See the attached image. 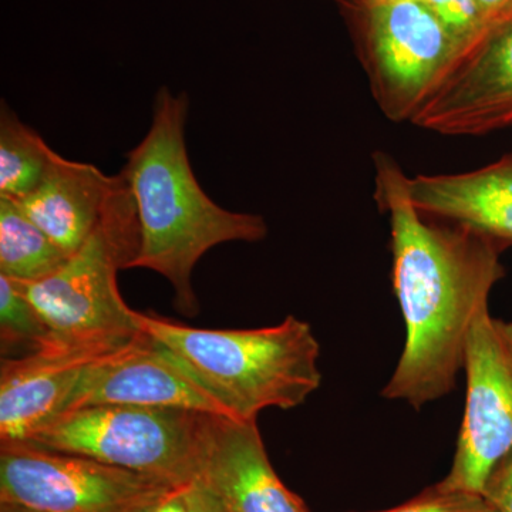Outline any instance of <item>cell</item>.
I'll return each mask as SVG.
<instances>
[{"label": "cell", "mask_w": 512, "mask_h": 512, "mask_svg": "<svg viewBox=\"0 0 512 512\" xmlns=\"http://www.w3.org/2000/svg\"><path fill=\"white\" fill-rule=\"evenodd\" d=\"M0 512H35L30 508L23 507V505L15 503H6V501H0Z\"/></svg>", "instance_id": "obj_24"}, {"label": "cell", "mask_w": 512, "mask_h": 512, "mask_svg": "<svg viewBox=\"0 0 512 512\" xmlns=\"http://www.w3.org/2000/svg\"><path fill=\"white\" fill-rule=\"evenodd\" d=\"M138 329L160 342L235 420L291 410L319 389L320 345L305 320L259 329H200L136 312Z\"/></svg>", "instance_id": "obj_3"}, {"label": "cell", "mask_w": 512, "mask_h": 512, "mask_svg": "<svg viewBox=\"0 0 512 512\" xmlns=\"http://www.w3.org/2000/svg\"><path fill=\"white\" fill-rule=\"evenodd\" d=\"M175 488L92 458L28 444L0 447V501L35 512H148Z\"/></svg>", "instance_id": "obj_7"}, {"label": "cell", "mask_w": 512, "mask_h": 512, "mask_svg": "<svg viewBox=\"0 0 512 512\" xmlns=\"http://www.w3.org/2000/svg\"><path fill=\"white\" fill-rule=\"evenodd\" d=\"M373 512H497L483 494L450 490L440 483L390 510Z\"/></svg>", "instance_id": "obj_18"}, {"label": "cell", "mask_w": 512, "mask_h": 512, "mask_svg": "<svg viewBox=\"0 0 512 512\" xmlns=\"http://www.w3.org/2000/svg\"><path fill=\"white\" fill-rule=\"evenodd\" d=\"M140 248L136 204L121 173L96 228L62 268L42 281L15 282L50 330L47 346L109 353L136 338V312L121 296L117 275ZM45 346V348H47Z\"/></svg>", "instance_id": "obj_4"}, {"label": "cell", "mask_w": 512, "mask_h": 512, "mask_svg": "<svg viewBox=\"0 0 512 512\" xmlns=\"http://www.w3.org/2000/svg\"><path fill=\"white\" fill-rule=\"evenodd\" d=\"M0 340L2 352L29 346L32 352L50 342V330L32 302L12 279L0 275Z\"/></svg>", "instance_id": "obj_17"}, {"label": "cell", "mask_w": 512, "mask_h": 512, "mask_svg": "<svg viewBox=\"0 0 512 512\" xmlns=\"http://www.w3.org/2000/svg\"><path fill=\"white\" fill-rule=\"evenodd\" d=\"M198 481L227 512H311L276 474L256 420L208 416Z\"/></svg>", "instance_id": "obj_11"}, {"label": "cell", "mask_w": 512, "mask_h": 512, "mask_svg": "<svg viewBox=\"0 0 512 512\" xmlns=\"http://www.w3.org/2000/svg\"><path fill=\"white\" fill-rule=\"evenodd\" d=\"M483 495L497 512H512V448L491 471Z\"/></svg>", "instance_id": "obj_20"}, {"label": "cell", "mask_w": 512, "mask_h": 512, "mask_svg": "<svg viewBox=\"0 0 512 512\" xmlns=\"http://www.w3.org/2000/svg\"><path fill=\"white\" fill-rule=\"evenodd\" d=\"M412 124L441 136H483L512 127V12L456 57Z\"/></svg>", "instance_id": "obj_9"}, {"label": "cell", "mask_w": 512, "mask_h": 512, "mask_svg": "<svg viewBox=\"0 0 512 512\" xmlns=\"http://www.w3.org/2000/svg\"><path fill=\"white\" fill-rule=\"evenodd\" d=\"M187 487V485H185ZM148 512H192L185 498L184 487L175 488L161 498L160 501Z\"/></svg>", "instance_id": "obj_22"}, {"label": "cell", "mask_w": 512, "mask_h": 512, "mask_svg": "<svg viewBox=\"0 0 512 512\" xmlns=\"http://www.w3.org/2000/svg\"><path fill=\"white\" fill-rule=\"evenodd\" d=\"M407 184L424 217L464 225L512 247V153L468 173L421 174Z\"/></svg>", "instance_id": "obj_13"}, {"label": "cell", "mask_w": 512, "mask_h": 512, "mask_svg": "<svg viewBox=\"0 0 512 512\" xmlns=\"http://www.w3.org/2000/svg\"><path fill=\"white\" fill-rule=\"evenodd\" d=\"M69 256L15 201L0 197V275L23 284L42 281L59 271Z\"/></svg>", "instance_id": "obj_15"}, {"label": "cell", "mask_w": 512, "mask_h": 512, "mask_svg": "<svg viewBox=\"0 0 512 512\" xmlns=\"http://www.w3.org/2000/svg\"><path fill=\"white\" fill-rule=\"evenodd\" d=\"M477 3L484 18L485 28L494 20L512 12V0H477Z\"/></svg>", "instance_id": "obj_23"}, {"label": "cell", "mask_w": 512, "mask_h": 512, "mask_svg": "<svg viewBox=\"0 0 512 512\" xmlns=\"http://www.w3.org/2000/svg\"><path fill=\"white\" fill-rule=\"evenodd\" d=\"M466 407L456 454L440 484L483 494L491 471L512 448V322L481 312L468 335Z\"/></svg>", "instance_id": "obj_8"}, {"label": "cell", "mask_w": 512, "mask_h": 512, "mask_svg": "<svg viewBox=\"0 0 512 512\" xmlns=\"http://www.w3.org/2000/svg\"><path fill=\"white\" fill-rule=\"evenodd\" d=\"M113 184L114 175L96 165L56 153L39 187L13 201L57 247L72 255L92 235Z\"/></svg>", "instance_id": "obj_14"}, {"label": "cell", "mask_w": 512, "mask_h": 512, "mask_svg": "<svg viewBox=\"0 0 512 512\" xmlns=\"http://www.w3.org/2000/svg\"><path fill=\"white\" fill-rule=\"evenodd\" d=\"M190 97L161 87L146 136L126 154L120 171L136 204L140 248L130 269L160 274L174 289L175 308L200 312L192 272L202 256L225 242H259L268 235L261 215L225 210L195 177L188 156Z\"/></svg>", "instance_id": "obj_2"}, {"label": "cell", "mask_w": 512, "mask_h": 512, "mask_svg": "<svg viewBox=\"0 0 512 512\" xmlns=\"http://www.w3.org/2000/svg\"><path fill=\"white\" fill-rule=\"evenodd\" d=\"M100 404L183 409L229 417L225 407L143 330L126 345L96 357L84 367L64 412Z\"/></svg>", "instance_id": "obj_10"}, {"label": "cell", "mask_w": 512, "mask_h": 512, "mask_svg": "<svg viewBox=\"0 0 512 512\" xmlns=\"http://www.w3.org/2000/svg\"><path fill=\"white\" fill-rule=\"evenodd\" d=\"M99 353L47 348L3 359L0 370V447L25 444L66 410L84 367Z\"/></svg>", "instance_id": "obj_12"}, {"label": "cell", "mask_w": 512, "mask_h": 512, "mask_svg": "<svg viewBox=\"0 0 512 512\" xmlns=\"http://www.w3.org/2000/svg\"><path fill=\"white\" fill-rule=\"evenodd\" d=\"M373 161L376 204L390 221L393 292L406 328L382 396L420 410L456 389L470 330L505 276V249L464 225L424 217L399 163L383 151Z\"/></svg>", "instance_id": "obj_1"}, {"label": "cell", "mask_w": 512, "mask_h": 512, "mask_svg": "<svg viewBox=\"0 0 512 512\" xmlns=\"http://www.w3.org/2000/svg\"><path fill=\"white\" fill-rule=\"evenodd\" d=\"M184 494L192 512H227L218 498L198 480L184 487Z\"/></svg>", "instance_id": "obj_21"}, {"label": "cell", "mask_w": 512, "mask_h": 512, "mask_svg": "<svg viewBox=\"0 0 512 512\" xmlns=\"http://www.w3.org/2000/svg\"><path fill=\"white\" fill-rule=\"evenodd\" d=\"M56 151L23 123L6 101L0 104V197L20 200L46 177Z\"/></svg>", "instance_id": "obj_16"}, {"label": "cell", "mask_w": 512, "mask_h": 512, "mask_svg": "<svg viewBox=\"0 0 512 512\" xmlns=\"http://www.w3.org/2000/svg\"><path fill=\"white\" fill-rule=\"evenodd\" d=\"M208 416L192 410L100 404L59 414L25 444L185 487L200 474Z\"/></svg>", "instance_id": "obj_5"}, {"label": "cell", "mask_w": 512, "mask_h": 512, "mask_svg": "<svg viewBox=\"0 0 512 512\" xmlns=\"http://www.w3.org/2000/svg\"><path fill=\"white\" fill-rule=\"evenodd\" d=\"M443 23L450 36L460 45L461 52L474 42L485 29L477 0H423Z\"/></svg>", "instance_id": "obj_19"}, {"label": "cell", "mask_w": 512, "mask_h": 512, "mask_svg": "<svg viewBox=\"0 0 512 512\" xmlns=\"http://www.w3.org/2000/svg\"><path fill=\"white\" fill-rule=\"evenodd\" d=\"M343 12L380 111L412 123L460 45L423 0H345Z\"/></svg>", "instance_id": "obj_6"}]
</instances>
